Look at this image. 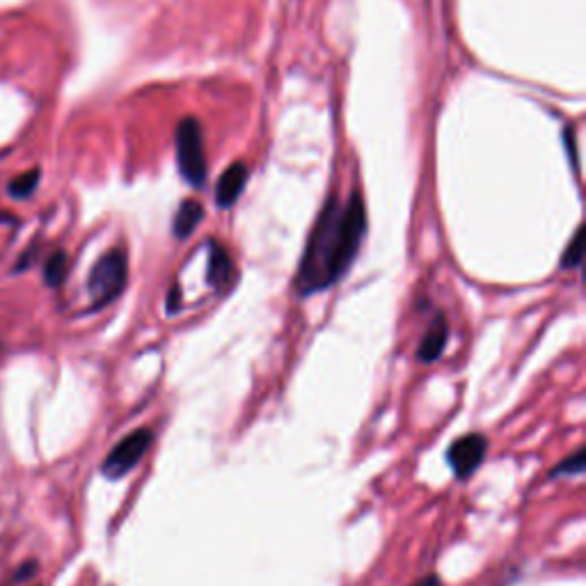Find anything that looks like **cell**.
Returning a JSON list of instances; mask_svg holds the SVG:
<instances>
[{"mask_svg":"<svg viewBox=\"0 0 586 586\" xmlns=\"http://www.w3.org/2000/svg\"><path fill=\"white\" fill-rule=\"evenodd\" d=\"M564 147H566V154L570 158V163H573V170L577 172L580 170V163H577V145H575V133L570 126L564 129Z\"/></svg>","mask_w":586,"mask_h":586,"instance_id":"cell-14","label":"cell"},{"mask_svg":"<svg viewBox=\"0 0 586 586\" xmlns=\"http://www.w3.org/2000/svg\"><path fill=\"white\" fill-rule=\"evenodd\" d=\"M582 259H584V227L580 225L575 229L573 239H570L564 255H561V268H580Z\"/></svg>","mask_w":586,"mask_h":586,"instance_id":"cell-12","label":"cell"},{"mask_svg":"<svg viewBox=\"0 0 586 586\" xmlns=\"http://www.w3.org/2000/svg\"><path fill=\"white\" fill-rule=\"evenodd\" d=\"M449 342V323L445 319V314H435V319L431 321L429 330L424 332L422 342H419L417 348V360L424 364H431L435 360L442 358Z\"/></svg>","mask_w":586,"mask_h":586,"instance_id":"cell-7","label":"cell"},{"mask_svg":"<svg viewBox=\"0 0 586 586\" xmlns=\"http://www.w3.org/2000/svg\"><path fill=\"white\" fill-rule=\"evenodd\" d=\"M236 268L234 261L225 250V245L216 241L209 243V268H207V282L216 289H225L234 282Z\"/></svg>","mask_w":586,"mask_h":586,"instance_id":"cell-8","label":"cell"},{"mask_svg":"<svg viewBox=\"0 0 586 586\" xmlns=\"http://www.w3.org/2000/svg\"><path fill=\"white\" fill-rule=\"evenodd\" d=\"M129 280V261L124 250H110L92 266L87 277V291L92 298V310H101L122 296Z\"/></svg>","mask_w":586,"mask_h":586,"instance_id":"cell-3","label":"cell"},{"mask_svg":"<svg viewBox=\"0 0 586 586\" xmlns=\"http://www.w3.org/2000/svg\"><path fill=\"white\" fill-rule=\"evenodd\" d=\"M174 152H177V168L193 188H202L207 181V152H204L202 126L195 117H186L177 124L174 133Z\"/></svg>","mask_w":586,"mask_h":586,"instance_id":"cell-2","label":"cell"},{"mask_svg":"<svg viewBox=\"0 0 586 586\" xmlns=\"http://www.w3.org/2000/svg\"><path fill=\"white\" fill-rule=\"evenodd\" d=\"M69 271V261L67 255L62 250H55L53 255L46 259V266H44V280L49 287H60L62 282H65Z\"/></svg>","mask_w":586,"mask_h":586,"instance_id":"cell-10","label":"cell"},{"mask_svg":"<svg viewBox=\"0 0 586 586\" xmlns=\"http://www.w3.org/2000/svg\"><path fill=\"white\" fill-rule=\"evenodd\" d=\"M410 586H442V580L438 575H426V577H422V580H417Z\"/></svg>","mask_w":586,"mask_h":586,"instance_id":"cell-15","label":"cell"},{"mask_svg":"<svg viewBox=\"0 0 586 586\" xmlns=\"http://www.w3.org/2000/svg\"><path fill=\"white\" fill-rule=\"evenodd\" d=\"M37 186H39V170H30L12 181L10 195L17 197V200H26V197L35 193Z\"/></svg>","mask_w":586,"mask_h":586,"instance_id":"cell-13","label":"cell"},{"mask_svg":"<svg viewBox=\"0 0 586 586\" xmlns=\"http://www.w3.org/2000/svg\"><path fill=\"white\" fill-rule=\"evenodd\" d=\"M367 236V209L358 193L346 202L328 197L307 239L293 287L300 296L326 291L342 280Z\"/></svg>","mask_w":586,"mask_h":586,"instance_id":"cell-1","label":"cell"},{"mask_svg":"<svg viewBox=\"0 0 586 586\" xmlns=\"http://www.w3.org/2000/svg\"><path fill=\"white\" fill-rule=\"evenodd\" d=\"M248 165L245 163H234L223 172L220 177L218 186H216V204L220 209H232L236 202H239L241 193L245 190V184H248Z\"/></svg>","mask_w":586,"mask_h":586,"instance_id":"cell-6","label":"cell"},{"mask_svg":"<svg viewBox=\"0 0 586 586\" xmlns=\"http://www.w3.org/2000/svg\"><path fill=\"white\" fill-rule=\"evenodd\" d=\"M488 454V438L483 433H467L451 442L447 449V463L458 481L470 479L479 470Z\"/></svg>","mask_w":586,"mask_h":586,"instance_id":"cell-5","label":"cell"},{"mask_svg":"<svg viewBox=\"0 0 586 586\" xmlns=\"http://www.w3.org/2000/svg\"><path fill=\"white\" fill-rule=\"evenodd\" d=\"M202 218H204L202 204L195 200H184L179 204V209L177 213H174V220H172L174 236H177L179 241L188 239V236L195 232V227L202 223Z\"/></svg>","mask_w":586,"mask_h":586,"instance_id":"cell-9","label":"cell"},{"mask_svg":"<svg viewBox=\"0 0 586 586\" xmlns=\"http://www.w3.org/2000/svg\"><path fill=\"white\" fill-rule=\"evenodd\" d=\"M586 467V451L584 447L575 449V454H570L564 458L554 470L550 472V479H559V477H580Z\"/></svg>","mask_w":586,"mask_h":586,"instance_id":"cell-11","label":"cell"},{"mask_svg":"<svg viewBox=\"0 0 586 586\" xmlns=\"http://www.w3.org/2000/svg\"><path fill=\"white\" fill-rule=\"evenodd\" d=\"M154 445V431L152 429H138L117 442V445L108 451V456L101 463V472L108 479H122L136 467L142 456L147 454L149 447Z\"/></svg>","mask_w":586,"mask_h":586,"instance_id":"cell-4","label":"cell"}]
</instances>
